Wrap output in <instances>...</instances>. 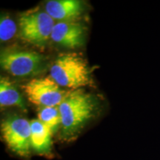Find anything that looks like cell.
<instances>
[{
  "label": "cell",
  "mask_w": 160,
  "mask_h": 160,
  "mask_svg": "<svg viewBox=\"0 0 160 160\" xmlns=\"http://www.w3.org/2000/svg\"><path fill=\"white\" fill-rule=\"evenodd\" d=\"M0 105L1 107L17 106L26 111L25 102L17 87L5 77L0 79Z\"/></svg>",
  "instance_id": "obj_10"
},
{
  "label": "cell",
  "mask_w": 160,
  "mask_h": 160,
  "mask_svg": "<svg viewBox=\"0 0 160 160\" xmlns=\"http://www.w3.org/2000/svg\"><path fill=\"white\" fill-rule=\"evenodd\" d=\"M1 132L11 151L19 157H29L31 147V122L17 114L8 115L1 123Z\"/></svg>",
  "instance_id": "obj_5"
},
{
  "label": "cell",
  "mask_w": 160,
  "mask_h": 160,
  "mask_svg": "<svg viewBox=\"0 0 160 160\" xmlns=\"http://www.w3.org/2000/svg\"><path fill=\"white\" fill-rule=\"evenodd\" d=\"M45 11L54 21L76 22L84 11L83 3L79 0H50Z\"/></svg>",
  "instance_id": "obj_8"
},
{
  "label": "cell",
  "mask_w": 160,
  "mask_h": 160,
  "mask_svg": "<svg viewBox=\"0 0 160 160\" xmlns=\"http://www.w3.org/2000/svg\"><path fill=\"white\" fill-rule=\"evenodd\" d=\"M85 27L77 22H61L55 24L51 39L62 47L74 49L84 44Z\"/></svg>",
  "instance_id": "obj_7"
},
{
  "label": "cell",
  "mask_w": 160,
  "mask_h": 160,
  "mask_svg": "<svg viewBox=\"0 0 160 160\" xmlns=\"http://www.w3.org/2000/svg\"><path fill=\"white\" fill-rule=\"evenodd\" d=\"M31 148L42 155L50 154L51 152V131L39 119L31 121Z\"/></svg>",
  "instance_id": "obj_9"
},
{
  "label": "cell",
  "mask_w": 160,
  "mask_h": 160,
  "mask_svg": "<svg viewBox=\"0 0 160 160\" xmlns=\"http://www.w3.org/2000/svg\"><path fill=\"white\" fill-rule=\"evenodd\" d=\"M50 74L60 87L79 90L93 85L91 71L81 56L75 53H62L52 64Z\"/></svg>",
  "instance_id": "obj_2"
},
{
  "label": "cell",
  "mask_w": 160,
  "mask_h": 160,
  "mask_svg": "<svg viewBox=\"0 0 160 160\" xmlns=\"http://www.w3.org/2000/svg\"><path fill=\"white\" fill-rule=\"evenodd\" d=\"M2 68L15 77H31L41 73L47 68L44 55L15 47L2 50L0 55Z\"/></svg>",
  "instance_id": "obj_3"
},
{
  "label": "cell",
  "mask_w": 160,
  "mask_h": 160,
  "mask_svg": "<svg viewBox=\"0 0 160 160\" xmlns=\"http://www.w3.org/2000/svg\"><path fill=\"white\" fill-rule=\"evenodd\" d=\"M22 88L31 103L43 108L59 106L70 92L62 89L51 77L31 79Z\"/></svg>",
  "instance_id": "obj_6"
},
{
  "label": "cell",
  "mask_w": 160,
  "mask_h": 160,
  "mask_svg": "<svg viewBox=\"0 0 160 160\" xmlns=\"http://www.w3.org/2000/svg\"><path fill=\"white\" fill-rule=\"evenodd\" d=\"M55 24L45 10L39 8L29 10L19 16V37L36 47L44 48L51 37Z\"/></svg>",
  "instance_id": "obj_4"
},
{
  "label": "cell",
  "mask_w": 160,
  "mask_h": 160,
  "mask_svg": "<svg viewBox=\"0 0 160 160\" xmlns=\"http://www.w3.org/2000/svg\"><path fill=\"white\" fill-rule=\"evenodd\" d=\"M17 27L16 23L9 16L2 15L0 19V40L7 42L14 37Z\"/></svg>",
  "instance_id": "obj_12"
},
{
  "label": "cell",
  "mask_w": 160,
  "mask_h": 160,
  "mask_svg": "<svg viewBox=\"0 0 160 160\" xmlns=\"http://www.w3.org/2000/svg\"><path fill=\"white\" fill-rule=\"evenodd\" d=\"M38 119L47 126L52 133L56 132L62 124L59 106L43 108L38 114Z\"/></svg>",
  "instance_id": "obj_11"
},
{
  "label": "cell",
  "mask_w": 160,
  "mask_h": 160,
  "mask_svg": "<svg viewBox=\"0 0 160 160\" xmlns=\"http://www.w3.org/2000/svg\"><path fill=\"white\" fill-rule=\"evenodd\" d=\"M62 118V137L71 139L77 136L97 111L95 98L82 90L70 91L59 105Z\"/></svg>",
  "instance_id": "obj_1"
}]
</instances>
